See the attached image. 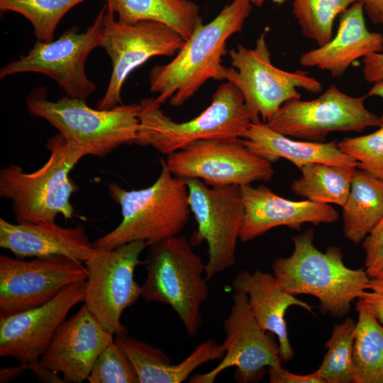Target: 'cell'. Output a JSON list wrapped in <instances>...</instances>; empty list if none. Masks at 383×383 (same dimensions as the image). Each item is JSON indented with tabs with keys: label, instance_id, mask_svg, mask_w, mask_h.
<instances>
[{
	"label": "cell",
	"instance_id": "obj_10",
	"mask_svg": "<svg viewBox=\"0 0 383 383\" xmlns=\"http://www.w3.org/2000/svg\"><path fill=\"white\" fill-rule=\"evenodd\" d=\"M184 43L179 33L164 23L154 21L127 23L116 18L106 7L101 48L111 59L112 72L96 109H111L121 104L123 84L134 70L151 57L176 55Z\"/></svg>",
	"mask_w": 383,
	"mask_h": 383
},
{
	"label": "cell",
	"instance_id": "obj_6",
	"mask_svg": "<svg viewBox=\"0 0 383 383\" xmlns=\"http://www.w3.org/2000/svg\"><path fill=\"white\" fill-rule=\"evenodd\" d=\"M26 105L31 115L48 121L87 155L104 157L121 145L135 144L137 139L140 104L94 109L86 101L66 95L51 101L45 87H37L28 96Z\"/></svg>",
	"mask_w": 383,
	"mask_h": 383
},
{
	"label": "cell",
	"instance_id": "obj_16",
	"mask_svg": "<svg viewBox=\"0 0 383 383\" xmlns=\"http://www.w3.org/2000/svg\"><path fill=\"white\" fill-rule=\"evenodd\" d=\"M232 298L233 304L223 322L225 354L210 371L192 375L190 383H213L231 367L236 368L234 377L237 382H257L264 376L266 367L282 365L274 335L260 326L251 313L248 296L235 291Z\"/></svg>",
	"mask_w": 383,
	"mask_h": 383
},
{
	"label": "cell",
	"instance_id": "obj_30",
	"mask_svg": "<svg viewBox=\"0 0 383 383\" xmlns=\"http://www.w3.org/2000/svg\"><path fill=\"white\" fill-rule=\"evenodd\" d=\"M356 323L350 318L333 326L331 336L325 343L328 349L316 370L324 383L353 382V348Z\"/></svg>",
	"mask_w": 383,
	"mask_h": 383
},
{
	"label": "cell",
	"instance_id": "obj_7",
	"mask_svg": "<svg viewBox=\"0 0 383 383\" xmlns=\"http://www.w3.org/2000/svg\"><path fill=\"white\" fill-rule=\"evenodd\" d=\"M141 297L170 306L189 336L202 325L201 307L209 296L206 263L185 236L178 235L150 246Z\"/></svg>",
	"mask_w": 383,
	"mask_h": 383
},
{
	"label": "cell",
	"instance_id": "obj_31",
	"mask_svg": "<svg viewBox=\"0 0 383 383\" xmlns=\"http://www.w3.org/2000/svg\"><path fill=\"white\" fill-rule=\"evenodd\" d=\"M84 0H0L3 11L22 15L33 26L38 41L54 40L55 30L64 16Z\"/></svg>",
	"mask_w": 383,
	"mask_h": 383
},
{
	"label": "cell",
	"instance_id": "obj_32",
	"mask_svg": "<svg viewBox=\"0 0 383 383\" xmlns=\"http://www.w3.org/2000/svg\"><path fill=\"white\" fill-rule=\"evenodd\" d=\"M378 127L367 135L344 138L338 146L356 160L357 169L383 179V114Z\"/></svg>",
	"mask_w": 383,
	"mask_h": 383
},
{
	"label": "cell",
	"instance_id": "obj_20",
	"mask_svg": "<svg viewBox=\"0 0 383 383\" xmlns=\"http://www.w3.org/2000/svg\"><path fill=\"white\" fill-rule=\"evenodd\" d=\"M0 247L18 257L62 255L83 263L96 251L82 225L72 228L55 221L12 223L1 218Z\"/></svg>",
	"mask_w": 383,
	"mask_h": 383
},
{
	"label": "cell",
	"instance_id": "obj_9",
	"mask_svg": "<svg viewBox=\"0 0 383 383\" xmlns=\"http://www.w3.org/2000/svg\"><path fill=\"white\" fill-rule=\"evenodd\" d=\"M106 4L94 21L83 32L73 26L50 42L36 40L25 55L0 70V78L24 72L40 73L54 80L66 96L87 101L96 85L85 70L91 52L101 48Z\"/></svg>",
	"mask_w": 383,
	"mask_h": 383
},
{
	"label": "cell",
	"instance_id": "obj_8",
	"mask_svg": "<svg viewBox=\"0 0 383 383\" xmlns=\"http://www.w3.org/2000/svg\"><path fill=\"white\" fill-rule=\"evenodd\" d=\"M268 28L248 48L239 44L228 51L232 67H226L225 80L241 92L251 122L267 121L287 101L301 98L298 88L311 94L322 91L321 83L309 73L288 72L275 67L267 43Z\"/></svg>",
	"mask_w": 383,
	"mask_h": 383
},
{
	"label": "cell",
	"instance_id": "obj_17",
	"mask_svg": "<svg viewBox=\"0 0 383 383\" xmlns=\"http://www.w3.org/2000/svg\"><path fill=\"white\" fill-rule=\"evenodd\" d=\"M86 280L70 284L47 303L0 317V355L21 363L40 360L70 311L84 302Z\"/></svg>",
	"mask_w": 383,
	"mask_h": 383
},
{
	"label": "cell",
	"instance_id": "obj_22",
	"mask_svg": "<svg viewBox=\"0 0 383 383\" xmlns=\"http://www.w3.org/2000/svg\"><path fill=\"white\" fill-rule=\"evenodd\" d=\"M233 289L245 293L254 318L265 331L277 337L282 361L288 362L294 356L285 321L288 308L297 306L313 313L312 306L284 292L274 274L257 270H243L232 281Z\"/></svg>",
	"mask_w": 383,
	"mask_h": 383
},
{
	"label": "cell",
	"instance_id": "obj_3",
	"mask_svg": "<svg viewBox=\"0 0 383 383\" xmlns=\"http://www.w3.org/2000/svg\"><path fill=\"white\" fill-rule=\"evenodd\" d=\"M313 239V228L293 236L294 250L274 261V275L284 292L313 296L321 313L342 318L350 311L351 302L368 290L371 279L363 269L348 267L340 248L331 246L322 252Z\"/></svg>",
	"mask_w": 383,
	"mask_h": 383
},
{
	"label": "cell",
	"instance_id": "obj_18",
	"mask_svg": "<svg viewBox=\"0 0 383 383\" xmlns=\"http://www.w3.org/2000/svg\"><path fill=\"white\" fill-rule=\"evenodd\" d=\"M113 339V334L83 304L57 329L40 361L49 369L61 372L65 382L82 383Z\"/></svg>",
	"mask_w": 383,
	"mask_h": 383
},
{
	"label": "cell",
	"instance_id": "obj_5",
	"mask_svg": "<svg viewBox=\"0 0 383 383\" xmlns=\"http://www.w3.org/2000/svg\"><path fill=\"white\" fill-rule=\"evenodd\" d=\"M140 105L135 144L167 156L197 140L240 139L251 123L241 92L228 81L219 85L204 111L185 122L172 121L155 98L144 99Z\"/></svg>",
	"mask_w": 383,
	"mask_h": 383
},
{
	"label": "cell",
	"instance_id": "obj_37",
	"mask_svg": "<svg viewBox=\"0 0 383 383\" xmlns=\"http://www.w3.org/2000/svg\"><path fill=\"white\" fill-rule=\"evenodd\" d=\"M383 25V16L381 18ZM362 74L370 84L383 80V53L373 52L362 58Z\"/></svg>",
	"mask_w": 383,
	"mask_h": 383
},
{
	"label": "cell",
	"instance_id": "obj_12",
	"mask_svg": "<svg viewBox=\"0 0 383 383\" xmlns=\"http://www.w3.org/2000/svg\"><path fill=\"white\" fill-rule=\"evenodd\" d=\"M191 212L197 223L192 243L205 241L209 280L233 267L235 262L245 209L240 187H211L198 179H186Z\"/></svg>",
	"mask_w": 383,
	"mask_h": 383
},
{
	"label": "cell",
	"instance_id": "obj_21",
	"mask_svg": "<svg viewBox=\"0 0 383 383\" xmlns=\"http://www.w3.org/2000/svg\"><path fill=\"white\" fill-rule=\"evenodd\" d=\"M364 11L361 1L351 5L340 15L338 29L332 39L303 53L299 64L327 71L332 78L338 79L359 58L383 52V35L367 29Z\"/></svg>",
	"mask_w": 383,
	"mask_h": 383
},
{
	"label": "cell",
	"instance_id": "obj_33",
	"mask_svg": "<svg viewBox=\"0 0 383 383\" xmlns=\"http://www.w3.org/2000/svg\"><path fill=\"white\" fill-rule=\"evenodd\" d=\"M87 380L89 383H139L133 365L114 339L100 353Z\"/></svg>",
	"mask_w": 383,
	"mask_h": 383
},
{
	"label": "cell",
	"instance_id": "obj_38",
	"mask_svg": "<svg viewBox=\"0 0 383 383\" xmlns=\"http://www.w3.org/2000/svg\"><path fill=\"white\" fill-rule=\"evenodd\" d=\"M29 370L36 376L38 380L43 382L61 383L65 382L63 378L55 372L42 364L40 359L28 364Z\"/></svg>",
	"mask_w": 383,
	"mask_h": 383
},
{
	"label": "cell",
	"instance_id": "obj_11",
	"mask_svg": "<svg viewBox=\"0 0 383 383\" xmlns=\"http://www.w3.org/2000/svg\"><path fill=\"white\" fill-rule=\"evenodd\" d=\"M148 247L133 241L111 250L96 249L84 265L87 271L84 304L110 333L127 334L121 323L124 310L141 297V286L135 279V270L142 264L140 255Z\"/></svg>",
	"mask_w": 383,
	"mask_h": 383
},
{
	"label": "cell",
	"instance_id": "obj_13",
	"mask_svg": "<svg viewBox=\"0 0 383 383\" xmlns=\"http://www.w3.org/2000/svg\"><path fill=\"white\" fill-rule=\"evenodd\" d=\"M367 97L350 96L332 84L314 99L286 101L266 123L288 137L325 142L332 132H362L380 125V116L365 105Z\"/></svg>",
	"mask_w": 383,
	"mask_h": 383
},
{
	"label": "cell",
	"instance_id": "obj_35",
	"mask_svg": "<svg viewBox=\"0 0 383 383\" xmlns=\"http://www.w3.org/2000/svg\"><path fill=\"white\" fill-rule=\"evenodd\" d=\"M368 289L370 291H365L358 300L383 326V278L371 279Z\"/></svg>",
	"mask_w": 383,
	"mask_h": 383
},
{
	"label": "cell",
	"instance_id": "obj_36",
	"mask_svg": "<svg viewBox=\"0 0 383 383\" xmlns=\"http://www.w3.org/2000/svg\"><path fill=\"white\" fill-rule=\"evenodd\" d=\"M267 372L269 382L271 383H324L316 371L309 374H296L280 365L268 367Z\"/></svg>",
	"mask_w": 383,
	"mask_h": 383
},
{
	"label": "cell",
	"instance_id": "obj_19",
	"mask_svg": "<svg viewBox=\"0 0 383 383\" xmlns=\"http://www.w3.org/2000/svg\"><path fill=\"white\" fill-rule=\"evenodd\" d=\"M244 216L239 239L245 243L270 229L287 226L299 231L305 223L314 226L338 221V211L330 204L310 200L291 201L260 184L240 187Z\"/></svg>",
	"mask_w": 383,
	"mask_h": 383
},
{
	"label": "cell",
	"instance_id": "obj_24",
	"mask_svg": "<svg viewBox=\"0 0 383 383\" xmlns=\"http://www.w3.org/2000/svg\"><path fill=\"white\" fill-rule=\"evenodd\" d=\"M114 340L133 365L139 383H181L201 365L221 359L225 354L222 344L207 339L198 344L184 360L172 364L160 348L127 334L116 335Z\"/></svg>",
	"mask_w": 383,
	"mask_h": 383
},
{
	"label": "cell",
	"instance_id": "obj_42",
	"mask_svg": "<svg viewBox=\"0 0 383 383\" xmlns=\"http://www.w3.org/2000/svg\"><path fill=\"white\" fill-rule=\"evenodd\" d=\"M252 5H255L257 7L261 6L265 0H248ZM274 3L277 4H284L287 0H272Z\"/></svg>",
	"mask_w": 383,
	"mask_h": 383
},
{
	"label": "cell",
	"instance_id": "obj_25",
	"mask_svg": "<svg viewBox=\"0 0 383 383\" xmlns=\"http://www.w3.org/2000/svg\"><path fill=\"white\" fill-rule=\"evenodd\" d=\"M107 9L127 23L154 21L174 30L186 41L203 23L199 6L191 0H106Z\"/></svg>",
	"mask_w": 383,
	"mask_h": 383
},
{
	"label": "cell",
	"instance_id": "obj_1",
	"mask_svg": "<svg viewBox=\"0 0 383 383\" xmlns=\"http://www.w3.org/2000/svg\"><path fill=\"white\" fill-rule=\"evenodd\" d=\"M248 0H233L206 24L200 25L170 62L157 65L149 74L150 90L161 105L170 99L179 107L211 79L225 80L222 58L227 40L240 32L250 16Z\"/></svg>",
	"mask_w": 383,
	"mask_h": 383
},
{
	"label": "cell",
	"instance_id": "obj_15",
	"mask_svg": "<svg viewBox=\"0 0 383 383\" xmlns=\"http://www.w3.org/2000/svg\"><path fill=\"white\" fill-rule=\"evenodd\" d=\"M87 278L83 262L54 255L31 260L0 255V317L39 306L63 289Z\"/></svg>",
	"mask_w": 383,
	"mask_h": 383
},
{
	"label": "cell",
	"instance_id": "obj_2",
	"mask_svg": "<svg viewBox=\"0 0 383 383\" xmlns=\"http://www.w3.org/2000/svg\"><path fill=\"white\" fill-rule=\"evenodd\" d=\"M160 174L148 187L126 190L116 183L108 185L110 197L121 207L122 220L93 242L95 248L111 250L133 241L150 247L181 233L192 213L187 185L172 174L165 160L160 159Z\"/></svg>",
	"mask_w": 383,
	"mask_h": 383
},
{
	"label": "cell",
	"instance_id": "obj_40",
	"mask_svg": "<svg viewBox=\"0 0 383 383\" xmlns=\"http://www.w3.org/2000/svg\"><path fill=\"white\" fill-rule=\"evenodd\" d=\"M26 370H29L28 364L21 363L15 367L1 369L0 371V382H5L13 380L22 374Z\"/></svg>",
	"mask_w": 383,
	"mask_h": 383
},
{
	"label": "cell",
	"instance_id": "obj_27",
	"mask_svg": "<svg viewBox=\"0 0 383 383\" xmlns=\"http://www.w3.org/2000/svg\"><path fill=\"white\" fill-rule=\"evenodd\" d=\"M353 348V383H383V326L360 301Z\"/></svg>",
	"mask_w": 383,
	"mask_h": 383
},
{
	"label": "cell",
	"instance_id": "obj_14",
	"mask_svg": "<svg viewBox=\"0 0 383 383\" xmlns=\"http://www.w3.org/2000/svg\"><path fill=\"white\" fill-rule=\"evenodd\" d=\"M165 160L175 177L198 179L211 187L267 182L274 172L272 163L250 150L240 139L197 140Z\"/></svg>",
	"mask_w": 383,
	"mask_h": 383
},
{
	"label": "cell",
	"instance_id": "obj_26",
	"mask_svg": "<svg viewBox=\"0 0 383 383\" xmlns=\"http://www.w3.org/2000/svg\"><path fill=\"white\" fill-rule=\"evenodd\" d=\"M342 208L345 237L358 245L383 218V179L357 168Z\"/></svg>",
	"mask_w": 383,
	"mask_h": 383
},
{
	"label": "cell",
	"instance_id": "obj_34",
	"mask_svg": "<svg viewBox=\"0 0 383 383\" xmlns=\"http://www.w3.org/2000/svg\"><path fill=\"white\" fill-rule=\"evenodd\" d=\"M365 270L370 279L383 278V218L365 238Z\"/></svg>",
	"mask_w": 383,
	"mask_h": 383
},
{
	"label": "cell",
	"instance_id": "obj_4",
	"mask_svg": "<svg viewBox=\"0 0 383 383\" xmlns=\"http://www.w3.org/2000/svg\"><path fill=\"white\" fill-rule=\"evenodd\" d=\"M50 157L33 172L16 164L0 170V196L9 199L16 223L53 222L58 215L72 219V194L78 190L70 173L85 150L69 143L60 133L47 143Z\"/></svg>",
	"mask_w": 383,
	"mask_h": 383
},
{
	"label": "cell",
	"instance_id": "obj_39",
	"mask_svg": "<svg viewBox=\"0 0 383 383\" xmlns=\"http://www.w3.org/2000/svg\"><path fill=\"white\" fill-rule=\"evenodd\" d=\"M364 9L374 24L381 23L383 16V0H361Z\"/></svg>",
	"mask_w": 383,
	"mask_h": 383
},
{
	"label": "cell",
	"instance_id": "obj_28",
	"mask_svg": "<svg viewBox=\"0 0 383 383\" xmlns=\"http://www.w3.org/2000/svg\"><path fill=\"white\" fill-rule=\"evenodd\" d=\"M357 167L311 163L304 166L301 176L291 184L292 192L308 200L343 206Z\"/></svg>",
	"mask_w": 383,
	"mask_h": 383
},
{
	"label": "cell",
	"instance_id": "obj_41",
	"mask_svg": "<svg viewBox=\"0 0 383 383\" xmlns=\"http://www.w3.org/2000/svg\"><path fill=\"white\" fill-rule=\"evenodd\" d=\"M367 95L368 96H378L383 100V80L373 83Z\"/></svg>",
	"mask_w": 383,
	"mask_h": 383
},
{
	"label": "cell",
	"instance_id": "obj_23",
	"mask_svg": "<svg viewBox=\"0 0 383 383\" xmlns=\"http://www.w3.org/2000/svg\"><path fill=\"white\" fill-rule=\"evenodd\" d=\"M240 141L250 150L271 163L284 158L299 170L311 163L357 168L356 160L338 148L336 140L330 142L292 140L262 121L251 122Z\"/></svg>",
	"mask_w": 383,
	"mask_h": 383
},
{
	"label": "cell",
	"instance_id": "obj_29",
	"mask_svg": "<svg viewBox=\"0 0 383 383\" xmlns=\"http://www.w3.org/2000/svg\"><path fill=\"white\" fill-rule=\"evenodd\" d=\"M360 1L293 0L292 13L303 35L320 47L333 37V24L336 17Z\"/></svg>",
	"mask_w": 383,
	"mask_h": 383
}]
</instances>
